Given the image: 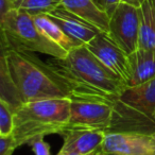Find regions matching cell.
<instances>
[{
  "instance_id": "d6986e66",
  "label": "cell",
  "mask_w": 155,
  "mask_h": 155,
  "mask_svg": "<svg viewBox=\"0 0 155 155\" xmlns=\"http://www.w3.org/2000/svg\"><path fill=\"white\" fill-rule=\"evenodd\" d=\"M16 148L18 146L12 135L0 136V155H12Z\"/></svg>"
},
{
  "instance_id": "52a82bcc",
  "label": "cell",
  "mask_w": 155,
  "mask_h": 155,
  "mask_svg": "<svg viewBox=\"0 0 155 155\" xmlns=\"http://www.w3.org/2000/svg\"><path fill=\"white\" fill-rule=\"evenodd\" d=\"M115 117L114 105L102 102L71 100L68 129L110 132ZM66 130V131H67Z\"/></svg>"
},
{
  "instance_id": "6da1fadb",
  "label": "cell",
  "mask_w": 155,
  "mask_h": 155,
  "mask_svg": "<svg viewBox=\"0 0 155 155\" xmlns=\"http://www.w3.org/2000/svg\"><path fill=\"white\" fill-rule=\"evenodd\" d=\"M0 80V99L15 108L36 100L70 99L67 86L47 62L13 46L1 47Z\"/></svg>"
},
{
  "instance_id": "484cf974",
  "label": "cell",
  "mask_w": 155,
  "mask_h": 155,
  "mask_svg": "<svg viewBox=\"0 0 155 155\" xmlns=\"http://www.w3.org/2000/svg\"><path fill=\"white\" fill-rule=\"evenodd\" d=\"M154 118H155V112H154Z\"/></svg>"
},
{
  "instance_id": "8992f818",
  "label": "cell",
  "mask_w": 155,
  "mask_h": 155,
  "mask_svg": "<svg viewBox=\"0 0 155 155\" xmlns=\"http://www.w3.org/2000/svg\"><path fill=\"white\" fill-rule=\"evenodd\" d=\"M140 30L139 9L120 2L110 16L108 36L127 54L138 49Z\"/></svg>"
},
{
  "instance_id": "277c9868",
  "label": "cell",
  "mask_w": 155,
  "mask_h": 155,
  "mask_svg": "<svg viewBox=\"0 0 155 155\" xmlns=\"http://www.w3.org/2000/svg\"><path fill=\"white\" fill-rule=\"evenodd\" d=\"M110 131L155 132V78L143 84L127 87L118 98Z\"/></svg>"
},
{
  "instance_id": "ba28073f",
  "label": "cell",
  "mask_w": 155,
  "mask_h": 155,
  "mask_svg": "<svg viewBox=\"0 0 155 155\" xmlns=\"http://www.w3.org/2000/svg\"><path fill=\"white\" fill-rule=\"evenodd\" d=\"M101 151L110 155H155V132H107Z\"/></svg>"
},
{
  "instance_id": "ac0fdd59",
  "label": "cell",
  "mask_w": 155,
  "mask_h": 155,
  "mask_svg": "<svg viewBox=\"0 0 155 155\" xmlns=\"http://www.w3.org/2000/svg\"><path fill=\"white\" fill-rule=\"evenodd\" d=\"M28 144L35 155H50V146L45 141L44 137L35 138Z\"/></svg>"
},
{
  "instance_id": "8fae6325",
  "label": "cell",
  "mask_w": 155,
  "mask_h": 155,
  "mask_svg": "<svg viewBox=\"0 0 155 155\" xmlns=\"http://www.w3.org/2000/svg\"><path fill=\"white\" fill-rule=\"evenodd\" d=\"M48 16L54 20L78 46L87 45L99 33H101L99 29L91 26L82 18L78 17L77 15L65 9L62 5Z\"/></svg>"
},
{
  "instance_id": "ffe728a7",
  "label": "cell",
  "mask_w": 155,
  "mask_h": 155,
  "mask_svg": "<svg viewBox=\"0 0 155 155\" xmlns=\"http://www.w3.org/2000/svg\"><path fill=\"white\" fill-rule=\"evenodd\" d=\"M97 2L100 5L102 9H104L110 16V14L115 11L118 5L121 2V0H97Z\"/></svg>"
},
{
  "instance_id": "4fadbf2b",
  "label": "cell",
  "mask_w": 155,
  "mask_h": 155,
  "mask_svg": "<svg viewBox=\"0 0 155 155\" xmlns=\"http://www.w3.org/2000/svg\"><path fill=\"white\" fill-rule=\"evenodd\" d=\"M131 77L127 87L143 84L155 78V51L138 48L129 54Z\"/></svg>"
},
{
  "instance_id": "30bf717a",
  "label": "cell",
  "mask_w": 155,
  "mask_h": 155,
  "mask_svg": "<svg viewBox=\"0 0 155 155\" xmlns=\"http://www.w3.org/2000/svg\"><path fill=\"white\" fill-rule=\"evenodd\" d=\"M63 147L60 152L69 155H88L101 150L106 132L98 130L69 129L62 133Z\"/></svg>"
},
{
  "instance_id": "cb8c5ba5",
  "label": "cell",
  "mask_w": 155,
  "mask_h": 155,
  "mask_svg": "<svg viewBox=\"0 0 155 155\" xmlns=\"http://www.w3.org/2000/svg\"><path fill=\"white\" fill-rule=\"evenodd\" d=\"M100 150H97V151H95V152H93V153H91V154H88V155H97V153L99 152Z\"/></svg>"
},
{
  "instance_id": "9a60e30c",
  "label": "cell",
  "mask_w": 155,
  "mask_h": 155,
  "mask_svg": "<svg viewBox=\"0 0 155 155\" xmlns=\"http://www.w3.org/2000/svg\"><path fill=\"white\" fill-rule=\"evenodd\" d=\"M36 26L39 30L43 32V34L47 37L49 41H51L53 44L58 45L66 52H69L70 50L74 49L75 47H79L62 29L60 28L58 24L54 20H52L46 14H41L33 17Z\"/></svg>"
},
{
  "instance_id": "5bb4252c",
  "label": "cell",
  "mask_w": 155,
  "mask_h": 155,
  "mask_svg": "<svg viewBox=\"0 0 155 155\" xmlns=\"http://www.w3.org/2000/svg\"><path fill=\"white\" fill-rule=\"evenodd\" d=\"M140 30L138 48L155 51V0H146L139 8Z\"/></svg>"
},
{
  "instance_id": "9c48e42d",
  "label": "cell",
  "mask_w": 155,
  "mask_h": 155,
  "mask_svg": "<svg viewBox=\"0 0 155 155\" xmlns=\"http://www.w3.org/2000/svg\"><path fill=\"white\" fill-rule=\"evenodd\" d=\"M89 51L127 86L131 77L129 54L123 51L107 33L101 32L87 45Z\"/></svg>"
},
{
  "instance_id": "d4e9b609",
  "label": "cell",
  "mask_w": 155,
  "mask_h": 155,
  "mask_svg": "<svg viewBox=\"0 0 155 155\" xmlns=\"http://www.w3.org/2000/svg\"><path fill=\"white\" fill-rule=\"evenodd\" d=\"M56 155H69V154H64V153H61L60 151H58V153Z\"/></svg>"
},
{
  "instance_id": "603a6c76",
  "label": "cell",
  "mask_w": 155,
  "mask_h": 155,
  "mask_svg": "<svg viewBox=\"0 0 155 155\" xmlns=\"http://www.w3.org/2000/svg\"><path fill=\"white\" fill-rule=\"evenodd\" d=\"M97 155H110V154H106V153H103V152H102L101 150H100L99 152L97 153Z\"/></svg>"
},
{
  "instance_id": "44dd1931",
  "label": "cell",
  "mask_w": 155,
  "mask_h": 155,
  "mask_svg": "<svg viewBox=\"0 0 155 155\" xmlns=\"http://www.w3.org/2000/svg\"><path fill=\"white\" fill-rule=\"evenodd\" d=\"M14 10H16L14 0H0V18L5 17L8 13Z\"/></svg>"
},
{
  "instance_id": "7c38bea8",
  "label": "cell",
  "mask_w": 155,
  "mask_h": 155,
  "mask_svg": "<svg viewBox=\"0 0 155 155\" xmlns=\"http://www.w3.org/2000/svg\"><path fill=\"white\" fill-rule=\"evenodd\" d=\"M61 5L101 32H108L110 15L100 7L97 0H62Z\"/></svg>"
},
{
  "instance_id": "7a4b0ae2",
  "label": "cell",
  "mask_w": 155,
  "mask_h": 155,
  "mask_svg": "<svg viewBox=\"0 0 155 155\" xmlns=\"http://www.w3.org/2000/svg\"><path fill=\"white\" fill-rule=\"evenodd\" d=\"M47 63L65 83L71 100L115 105L127 88L85 45L70 50L65 58H50Z\"/></svg>"
},
{
  "instance_id": "2e32d148",
  "label": "cell",
  "mask_w": 155,
  "mask_h": 155,
  "mask_svg": "<svg viewBox=\"0 0 155 155\" xmlns=\"http://www.w3.org/2000/svg\"><path fill=\"white\" fill-rule=\"evenodd\" d=\"M15 9L26 12L32 17L41 14L49 15L61 5L58 0H14Z\"/></svg>"
},
{
  "instance_id": "5b68a950",
  "label": "cell",
  "mask_w": 155,
  "mask_h": 155,
  "mask_svg": "<svg viewBox=\"0 0 155 155\" xmlns=\"http://www.w3.org/2000/svg\"><path fill=\"white\" fill-rule=\"evenodd\" d=\"M1 47L13 46L29 52H39L51 58H65L68 52L43 34L34 19L26 12L14 11L0 18Z\"/></svg>"
},
{
  "instance_id": "3957f363",
  "label": "cell",
  "mask_w": 155,
  "mask_h": 155,
  "mask_svg": "<svg viewBox=\"0 0 155 155\" xmlns=\"http://www.w3.org/2000/svg\"><path fill=\"white\" fill-rule=\"evenodd\" d=\"M68 98H52L22 103L14 112L12 136L18 147L37 137L62 134L68 129L70 118Z\"/></svg>"
},
{
  "instance_id": "7402d4cb",
  "label": "cell",
  "mask_w": 155,
  "mask_h": 155,
  "mask_svg": "<svg viewBox=\"0 0 155 155\" xmlns=\"http://www.w3.org/2000/svg\"><path fill=\"white\" fill-rule=\"evenodd\" d=\"M144 1H146V0H121V2L133 5V7H136V8H138V9L143 5Z\"/></svg>"
},
{
  "instance_id": "4316f807",
  "label": "cell",
  "mask_w": 155,
  "mask_h": 155,
  "mask_svg": "<svg viewBox=\"0 0 155 155\" xmlns=\"http://www.w3.org/2000/svg\"><path fill=\"white\" fill-rule=\"evenodd\" d=\"M58 1H62V0H58Z\"/></svg>"
},
{
  "instance_id": "e0dca14e",
  "label": "cell",
  "mask_w": 155,
  "mask_h": 155,
  "mask_svg": "<svg viewBox=\"0 0 155 155\" xmlns=\"http://www.w3.org/2000/svg\"><path fill=\"white\" fill-rule=\"evenodd\" d=\"M15 107L3 99H0V136L12 135L14 129Z\"/></svg>"
}]
</instances>
